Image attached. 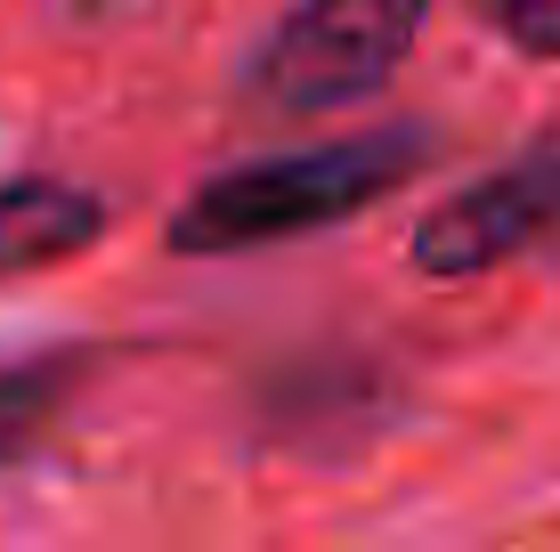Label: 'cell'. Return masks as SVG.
<instances>
[{
	"instance_id": "obj_1",
	"label": "cell",
	"mask_w": 560,
	"mask_h": 552,
	"mask_svg": "<svg viewBox=\"0 0 560 552\" xmlns=\"http://www.w3.org/2000/svg\"><path fill=\"white\" fill-rule=\"evenodd\" d=\"M431 155H439V139L422 122H382V130H350V139H325V146H284V155L228 163V171H211L203 187L179 196L163 244L179 260H228V252L301 244L317 227L374 212Z\"/></svg>"
},
{
	"instance_id": "obj_2",
	"label": "cell",
	"mask_w": 560,
	"mask_h": 552,
	"mask_svg": "<svg viewBox=\"0 0 560 552\" xmlns=\"http://www.w3.org/2000/svg\"><path fill=\"white\" fill-rule=\"evenodd\" d=\"M431 9L439 0H293L244 57V98L268 114H334L374 98L415 57Z\"/></svg>"
},
{
	"instance_id": "obj_3",
	"label": "cell",
	"mask_w": 560,
	"mask_h": 552,
	"mask_svg": "<svg viewBox=\"0 0 560 552\" xmlns=\"http://www.w3.org/2000/svg\"><path fill=\"white\" fill-rule=\"evenodd\" d=\"M552 244H560V130L536 139L528 155H512L504 171L439 196L431 212L415 220L407 260L422 277L463 284V277L512 269V260H528V252H552Z\"/></svg>"
},
{
	"instance_id": "obj_4",
	"label": "cell",
	"mask_w": 560,
	"mask_h": 552,
	"mask_svg": "<svg viewBox=\"0 0 560 552\" xmlns=\"http://www.w3.org/2000/svg\"><path fill=\"white\" fill-rule=\"evenodd\" d=\"M106 236V196L98 187L49 179V171H25V179H0V284L57 269V260L90 252Z\"/></svg>"
},
{
	"instance_id": "obj_5",
	"label": "cell",
	"mask_w": 560,
	"mask_h": 552,
	"mask_svg": "<svg viewBox=\"0 0 560 552\" xmlns=\"http://www.w3.org/2000/svg\"><path fill=\"white\" fill-rule=\"evenodd\" d=\"M82 366H90L82 350H42V357L0 366V471L25 463V455L57 431V414H66V398H73V383H82Z\"/></svg>"
},
{
	"instance_id": "obj_6",
	"label": "cell",
	"mask_w": 560,
	"mask_h": 552,
	"mask_svg": "<svg viewBox=\"0 0 560 552\" xmlns=\"http://www.w3.org/2000/svg\"><path fill=\"white\" fill-rule=\"evenodd\" d=\"M479 16L520 57H560V0H479Z\"/></svg>"
}]
</instances>
